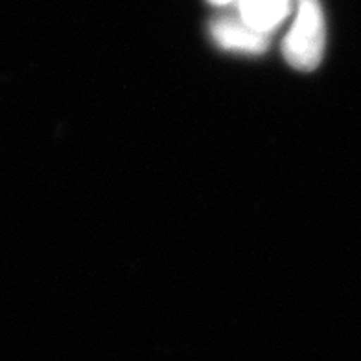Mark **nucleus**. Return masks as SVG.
Listing matches in <instances>:
<instances>
[{"mask_svg":"<svg viewBox=\"0 0 361 361\" xmlns=\"http://www.w3.org/2000/svg\"><path fill=\"white\" fill-rule=\"evenodd\" d=\"M326 28L319 0H295V19L282 43V52L291 67L312 72L324 54Z\"/></svg>","mask_w":361,"mask_h":361,"instance_id":"nucleus-1","label":"nucleus"},{"mask_svg":"<svg viewBox=\"0 0 361 361\" xmlns=\"http://www.w3.org/2000/svg\"><path fill=\"white\" fill-rule=\"evenodd\" d=\"M212 37L225 50L240 52H264L267 47V35L252 30L240 17H221L212 24Z\"/></svg>","mask_w":361,"mask_h":361,"instance_id":"nucleus-2","label":"nucleus"},{"mask_svg":"<svg viewBox=\"0 0 361 361\" xmlns=\"http://www.w3.org/2000/svg\"><path fill=\"white\" fill-rule=\"evenodd\" d=\"M238 17L252 30L269 35L290 15L293 0H238Z\"/></svg>","mask_w":361,"mask_h":361,"instance_id":"nucleus-3","label":"nucleus"},{"mask_svg":"<svg viewBox=\"0 0 361 361\" xmlns=\"http://www.w3.org/2000/svg\"><path fill=\"white\" fill-rule=\"evenodd\" d=\"M210 2H214V4L225 6V4H233V2H238V0H210Z\"/></svg>","mask_w":361,"mask_h":361,"instance_id":"nucleus-4","label":"nucleus"}]
</instances>
